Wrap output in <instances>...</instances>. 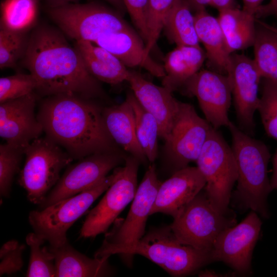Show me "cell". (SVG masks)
Instances as JSON below:
<instances>
[{"label": "cell", "instance_id": "13", "mask_svg": "<svg viewBox=\"0 0 277 277\" xmlns=\"http://www.w3.org/2000/svg\"><path fill=\"white\" fill-rule=\"evenodd\" d=\"M126 156L121 152H105L79 160L67 169L39 205L41 208L93 187L106 177L111 170L124 163Z\"/></svg>", "mask_w": 277, "mask_h": 277}, {"label": "cell", "instance_id": "29", "mask_svg": "<svg viewBox=\"0 0 277 277\" xmlns=\"http://www.w3.org/2000/svg\"><path fill=\"white\" fill-rule=\"evenodd\" d=\"M164 29L168 38L176 46H200L194 15L186 0H179L171 11Z\"/></svg>", "mask_w": 277, "mask_h": 277}, {"label": "cell", "instance_id": "1", "mask_svg": "<svg viewBox=\"0 0 277 277\" xmlns=\"http://www.w3.org/2000/svg\"><path fill=\"white\" fill-rule=\"evenodd\" d=\"M64 35L58 29L42 25L29 36L23 63L37 81L36 91L45 96L68 94L89 100L102 96L99 81Z\"/></svg>", "mask_w": 277, "mask_h": 277}, {"label": "cell", "instance_id": "39", "mask_svg": "<svg viewBox=\"0 0 277 277\" xmlns=\"http://www.w3.org/2000/svg\"><path fill=\"white\" fill-rule=\"evenodd\" d=\"M254 15L256 18L277 15V0H270L267 4L260 5L256 9Z\"/></svg>", "mask_w": 277, "mask_h": 277}, {"label": "cell", "instance_id": "27", "mask_svg": "<svg viewBox=\"0 0 277 277\" xmlns=\"http://www.w3.org/2000/svg\"><path fill=\"white\" fill-rule=\"evenodd\" d=\"M258 23L253 45V59L262 76L277 81V33L263 23Z\"/></svg>", "mask_w": 277, "mask_h": 277}, {"label": "cell", "instance_id": "8", "mask_svg": "<svg viewBox=\"0 0 277 277\" xmlns=\"http://www.w3.org/2000/svg\"><path fill=\"white\" fill-rule=\"evenodd\" d=\"M115 172L105 177L93 187L66 198L29 215V223L34 232L52 246H59L68 241L69 228L90 207L113 182Z\"/></svg>", "mask_w": 277, "mask_h": 277}, {"label": "cell", "instance_id": "15", "mask_svg": "<svg viewBox=\"0 0 277 277\" xmlns=\"http://www.w3.org/2000/svg\"><path fill=\"white\" fill-rule=\"evenodd\" d=\"M262 224L258 214L251 210L240 223L222 231L212 248L215 262H224L236 273L249 272Z\"/></svg>", "mask_w": 277, "mask_h": 277}, {"label": "cell", "instance_id": "11", "mask_svg": "<svg viewBox=\"0 0 277 277\" xmlns=\"http://www.w3.org/2000/svg\"><path fill=\"white\" fill-rule=\"evenodd\" d=\"M212 127L198 115L193 105L180 102L172 127L165 141L174 172L196 161Z\"/></svg>", "mask_w": 277, "mask_h": 277}, {"label": "cell", "instance_id": "40", "mask_svg": "<svg viewBox=\"0 0 277 277\" xmlns=\"http://www.w3.org/2000/svg\"><path fill=\"white\" fill-rule=\"evenodd\" d=\"M219 11L235 7L234 0H210L209 5Z\"/></svg>", "mask_w": 277, "mask_h": 277}, {"label": "cell", "instance_id": "41", "mask_svg": "<svg viewBox=\"0 0 277 277\" xmlns=\"http://www.w3.org/2000/svg\"><path fill=\"white\" fill-rule=\"evenodd\" d=\"M245 11L254 15L256 9L261 5L264 0H242Z\"/></svg>", "mask_w": 277, "mask_h": 277}, {"label": "cell", "instance_id": "2", "mask_svg": "<svg viewBox=\"0 0 277 277\" xmlns=\"http://www.w3.org/2000/svg\"><path fill=\"white\" fill-rule=\"evenodd\" d=\"M37 117L46 136L73 160L120 152L106 128L103 108L89 99L68 94L46 96L39 105Z\"/></svg>", "mask_w": 277, "mask_h": 277}, {"label": "cell", "instance_id": "19", "mask_svg": "<svg viewBox=\"0 0 277 277\" xmlns=\"http://www.w3.org/2000/svg\"><path fill=\"white\" fill-rule=\"evenodd\" d=\"M141 106L152 114L159 127V136L165 141L171 129L180 101L166 87L148 81L140 73L129 71L127 81Z\"/></svg>", "mask_w": 277, "mask_h": 277}, {"label": "cell", "instance_id": "44", "mask_svg": "<svg viewBox=\"0 0 277 277\" xmlns=\"http://www.w3.org/2000/svg\"><path fill=\"white\" fill-rule=\"evenodd\" d=\"M80 0H46L47 7H57L69 4L77 3Z\"/></svg>", "mask_w": 277, "mask_h": 277}, {"label": "cell", "instance_id": "18", "mask_svg": "<svg viewBox=\"0 0 277 277\" xmlns=\"http://www.w3.org/2000/svg\"><path fill=\"white\" fill-rule=\"evenodd\" d=\"M205 185L197 167L188 166L173 172L161 184L150 214L163 213L174 218Z\"/></svg>", "mask_w": 277, "mask_h": 277}, {"label": "cell", "instance_id": "25", "mask_svg": "<svg viewBox=\"0 0 277 277\" xmlns=\"http://www.w3.org/2000/svg\"><path fill=\"white\" fill-rule=\"evenodd\" d=\"M194 15L197 37L205 47L207 57L217 72L227 75L231 54L217 18L205 9L196 11Z\"/></svg>", "mask_w": 277, "mask_h": 277}, {"label": "cell", "instance_id": "30", "mask_svg": "<svg viewBox=\"0 0 277 277\" xmlns=\"http://www.w3.org/2000/svg\"><path fill=\"white\" fill-rule=\"evenodd\" d=\"M38 0H4L1 4V29L26 32L36 22Z\"/></svg>", "mask_w": 277, "mask_h": 277}, {"label": "cell", "instance_id": "43", "mask_svg": "<svg viewBox=\"0 0 277 277\" xmlns=\"http://www.w3.org/2000/svg\"><path fill=\"white\" fill-rule=\"evenodd\" d=\"M210 0H186L191 8L196 11L205 9L209 5Z\"/></svg>", "mask_w": 277, "mask_h": 277}, {"label": "cell", "instance_id": "45", "mask_svg": "<svg viewBox=\"0 0 277 277\" xmlns=\"http://www.w3.org/2000/svg\"><path fill=\"white\" fill-rule=\"evenodd\" d=\"M112 6L114 7L115 9L123 14L126 10L125 5L123 0H106Z\"/></svg>", "mask_w": 277, "mask_h": 277}, {"label": "cell", "instance_id": "35", "mask_svg": "<svg viewBox=\"0 0 277 277\" xmlns=\"http://www.w3.org/2000/svg\"><path fill=\"white\" fill-rule=\"evenodd\" d=\"M25 149L5 143L0 145V194L8 197L13 179L17 172Z\"/></svg>", "mask_w": 277, "mask_h": 277}, {"label": "cell", "instance_id": "42", "mask_svg": "<svg viewBox=\"0 0 277 277\" xmlns=\"http://www.w3.org/2000/svg\"><path fill=\"white\" fill-rule=\"evenodd\" d=\"M273 173L270 180V186L272 190L277 189V150L272 159Z\"/></svg>", "mask_w": 277, "mask_h": 277}, {"label": "cell", "instance_id": "17", "mask_svg": "<svg viewBox=\"0 0 277 277\" xmlns=\"http://www.w3.org/2000/svg\"><path fill=\"white\" fill-rule=\"evenodd\" d=\"M37 100L33 92L0 103V136L6 143L25 149L44 132L35 113Z\"/></svg>", "mask_w": 277, "mask_h": 277}, {"label": "cell", "instance_id": "4", "mask_svg": "<svg viewBox=\"0 0 277 277\" xmlns=\"http://www.w3.org/2000/svg\"><path fill=\"white\" fill-rule=\"evenodd\" d=\"M116 254L142 255L175 276L193 274L215 262L212 250H199L182 243L174 235L170 225L155 228L136 243L109 248L94 254V257L109 259Z\"/></svg>", "mask_w": 277, "mask_h": 277}, {"label": "cell", "instance_id": "38", "mask_svg": "<svg viewBox=\"0 0 277 277\" xmlns=\"http://www.w3.org/2000/svg\"><path fill=\"white\" fill-rule=\"evenodd\" d=\"M126 10L128 12L138 34L145 44L147 39L146 20L148 0H123Z\"/></svg>", "mask_w": 277, "mask_h": 277}, {"label": "cell", "instance_id": "22", "mask_svg": "<svg viewBox=\"0 0 277 277\" xmlns=\"http://www.w3.org/2000/svg\"><path fill=\"white\" fill-rule=\"evenodd\" d=\"M106 128L116 144L145 163L147 159L136 135L132 107L126 99L122 103L103 108Z\"/></svg>", "mask_w": 277, "mask_h": 277}, {"label": "cell", "instance_id": "9", "mask_svg": "<svg viewBox=\"0 0 277 277\" xmlns=\"http://www.w3.org/2000/svg\"><path fill=\"white\" fill-rule=\"evenodd\" d=\"M235 224L233 215L216 210L202 190L173 218L170 226L182 243L211 251L219 234Z\"/></svg>", "mask_w": 277, "mask_h": 277}, {"label": "cell", "instance_id": "28", "mask_svg": "<svg viewBox=\"0 0 277 277\" xmlns=\"http://www.w3.org/2000/svg\"><path fill=\"white\" fill-rule=\"evenodd\" d=\"M126 99L133 110L137 141L147 160L153 163L158 154L160 136L157 122L152 114L141 106L132 91L127 94Z\"/></svg>", "mask_w": 277, "mask_h": 277}, {"label": "cell", "instance_id": "31", "mask_svg": "<svg viewBox=\"0 0 277 277\" xmlns=\"http://www.w3.org/2000/svg\"><path fill=\"white\" fill-rule=\"evenodd\" d=\"M26 241L30 249L27 276H55L54 258L48 247L43 245L46 241L34 232L28 234Z\"/></svg>", "mask_w": 277, "mask_h": 277}, {"label": "cell", "instance_id": "16", "mask_svg": "<svg viewBox=\"0 0 277 277\" xmlns=\"http://www.w3.org/2000/svg\"><path fill=\"white\" fill-rule=\"evenodd\" d=\"M186 92L196 97L205 119L214 128L228 127V111L232 92L227 75L215 71L201 70L184 85Z\"/></svg>", "mask_w": 277, "mask_h": 277}, {"label": "cell", "instance_id": "6", "mask_svg": "<svg viewBox=\"0 0 277 277\" xmlns=\"http://www.w3.org/2000/svg\"><path fill=\"white\" fill-rule=\"evenodd\" d=\"M25 162L18 179L28 200L40 205L60 179L61 170L73 160L63 148L45 136L31 142L24 151Z\"/></svg>", "mask_w": 277, "mask_h": 277}, {"label": "cell", "instance_id": "26", "mask_svg": "<svg viewBox=\"0 0 277 277\" xmlns=\"http://www.w3.org/2000/svg\"><path fill=\"white\" fill-rule=\"evenodd\" d=\"M219 11L217 18L229 52L252 46L256 32L255 15L235 7Z\"/></svg>", "mask_w": 277, "mask_h": 277}, {"label": "cell", "instance_id": "36", "mask_svg": "<svg viewBox=\"0 0 277 277\" xmlns=\"http://www.w3.org/2000/svg\"><path fill=\"white\" fill-rule=\"evenodd\" d=\"M37 82L31 74L17 73L0 78V103L35 92Z\"/></svg>", "mask_w": 277, "mask_h": 277}, {"label": "cell", "instance_id": "23", "mask_svg": "<svg viewBox=\"0 0 277 277\" xmlns=\"http://www.w3.org/2000/svg\"><path fill=\"white\" fill-rule=\"evenodd\" d=\"M206 57L200 46H176L165 57L162 86L172 92L183 87L200 70Z\"/></svg>", "mask_w": 277, "mask_h": 277}, {"label": "cell", "instance_id": "21", "mask_svg": "<svg viewBox=\"0 0 277 277\" xmlns=\"http://www.w3.org/2000/svg\"><path fill=\"white\" fill-rule=\"evenodd\" d=\"M48 248L54 258L56 277L106 276L112 273L108 259L90 258L74 249L68 241Z\"/></svg>", "mask_w": 277, "mask_h": 277}, {"label": "cell", "instance_id": "7", "mask_svg": "<svg viewBox=\"0 0 277 277\" xmlns=\"http://www.w3.org/2000/svg\"><path fill=\"white\" fill-rule=\"evenodd\" d=\"M47 12L58 29L75 41L94 43L103 35L131 27L119 11L95 3L47 7Z\"/></svg>", "mask_w": 277, "mask_h": 277}, {"label": "cell", "instance_id": "37", "mask_svg": "<svg viewBox=\"0 0 277 277\" xmlns=\"http://www.w3.org/2000/svg\"><path fill=\"white\" fill-rule=\"evenodd\" d=\"M25 246L16 240L5 243L0 249V276L10 275L22 269Z\"/></svg>", "mask_w": 277, "mask_h": 277}, {"label": "cell", "instance_id": "10", "mask_svg": "<svg viewBox=\"0 0 277 277\" xmlns=\"http://www.w3.org/2000/svg\"><path fill=\"white\" fill-rule=\"evenodd\" d=\"M140 161L127 156L124 165L114 169V180L101 201L90 211L81 229V237L94 238L105 232L126 206L133 201L137 189Z\"/></svg>", "mask_w": 277, "mask_h": 277}, {"label": "cell", "instance_id": "3", "mask_svg": "<svg viewBox=\"0 0 277 277\" xmlns=\"http://www.w3.org/2000/svg\"><path fill=\"white\" fill-rule=\"evenodd\" d=\"M228 128L238 170L235 198L243 209H250L263 218H268L267 199L272 190L268 176L269 149L263 142L252 137L232 122Z\"/></svg>", "mask_w": 277, "mask_h": 277}, {"label": "cell", "instance_id": "34", "mask_svg": "<svg viewBox=\"0 0 277 277\" xmlns=\"http://www.w3.org/2000/svg\"><path fill=\"white\" fill-rule=\"evenodd\" d=\"M26 32L0 30V68L14 67L25 53L29 37Z\"/></svg>", "mask_w": 277, "mask_h": 277}, {"label": "cell", "instance_id": "20", "mask_svg": "<svg viewBox=\"0 0 277 277\" xmlns=\"http://www.w3.org/2000/svg\"><path fill=\"white\" fill-rule=\"evenodd\" d=\"M144 42L130 27L103 35L93 43L115 55L127 68L142 67L154 76L163 78L165 74L163 66L146 54Z\"/></svg>", "mask_w": 277, "mask_h": 277}, {"label": "cell", "instance_id": "33", "mask_svg": "<svg viewBox=\"0 0 277 277\" xmlns=\"http://www.w3.org/2000/svg\"><path fill=\"white\" fill-rule=\"evenodd\" d=\"M258 110L268 136L277 140V81L262 78Z\"/></svg>", "mask_w": 277, "mask_h": 277}, {"label": "cell", "instance_id": "24", "mask_svg": "<svg viewBox=\"0 0 277 277\" xmlns=\"http://www.w3.org/2000/svg\"><path fill=\"white\" fill-rule=\"evenodd\" d=\"M74 47L89 73L98 81L116 85L127 81L129 70L115 55L92 42L77 41Z\"/></svg>", "mask_w": 277, "mask_h": 277}, {"label": "cell", "instance_id": "14", "mask_svg": "<svg viewBox=\"0 0 277 277\" xmlns=\"http://www.w3.org/2000/svg\"><path fill=\"white\" fill-rule=\"evenodd\" d=\"M227 75L230 81L238 127L252 136L255 124L262 76L253 59L243 54H230Z\"/></svg>", "mask_w": 277, "mask_h": 277}, {"label": "cell", "instance_id": "5", "mask_svg": "<svg viewBox=\"0 0 277 277\" xmlns=\"http://www.w3.org/2000/svg\"><path fill=\"white\" fill-rule=\"evenodd\" d=\"M206 180L204 191L212 206L220 213L232 215L228 207L238 170L231 148L218 129H211L195 161Z\"/></svg>", "mask_w": 277, "mask_h": 277}, {"label": "cell", "instance_id": "32", "mask_svg": "<svg viewBox=\"0 0 277 277\" xmlns=\"http://www.w3.org/2000/svg\"><path fill=\"white\" fill-rule=\"evenodd\" d=\"M179 0H148L145 52L147 56L155 45L168 17Z\"/></svg>", "mask_w": 277, "mask_h": 277}, {"label": "cell", "instance_id": "12", "mask_svg": "<svg viewBox=\"0 0 277 277\" xmlns=\"http://www.w3.org/2000/svg\"><path fill=\"white\" fill-rule=\"evenodd\" d=\"M161 184L155 165H149L137 187L126 219L114 221L112 230L105 235L102 245L94 254L112 247L131 245L142 239Z\"/></svg>", "mask_w": 277, "mask_h": 277}]
</instances>
